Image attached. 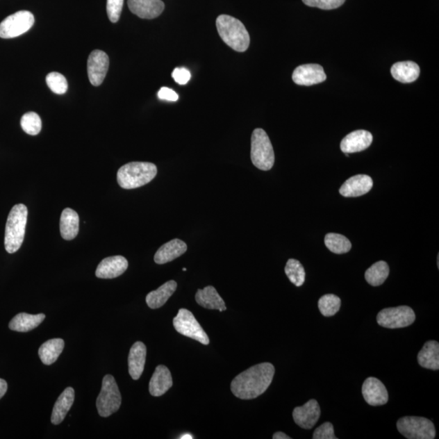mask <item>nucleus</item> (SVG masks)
<instances>
[{"label": "nucleus", "mask_w": 439, "mask_h": 439, "mask_svg": "<svg viewBox=\"0 0 439 439\" xmlns=\"http://www.w3.org/2000/svg\"><path fill=\"white\" fill-rule=\"evenodd\" d=\"M274 374V366L270 363L252 366L232 381V393L241 399L259 397L269 388Z\"/></svg>", "instance_id": "f257e3e1"}, {"label": "nucleus", "mask_w": 439, "mask_h": 439, "mask_svg": "<svg viewBox=\"0 0 439 439\" xmlns=\"http://www.w3.org/2000/svg\"><path fill=\"white\" fill-rule=\"evenodd\" d=\"M216 24L220 37L233 50L243 52L248 49L249 33L240 20L231 16L221 15L217 17Z\"/></svg>", "instance_id": "f03ea898"}, {"label": "nucleus", "mask_w": 439, "mask_h": 439, "mask_svg": "<svg viewBox=\"0 0 439 439\" xmlns=\"http://www.w3.org/2000/svg\"><path fill=\"white\" fill-rule=\"evenodd\" d=\"M157 174V167L149 162H131L117 172V183L123 189L131 190L151 183Z\"/></svg>", "instance_id": "7ed1b4c3"}, {"label": "nucleus", "mask_w": 439, "mask_h": 439, "mask_svg": "<svg viewBox=\"0 0 439 439\" xmlns=\"http://www.w3.org/2000/svg\"><path fill=\"white\" fill-rule=\"evenodd\" d=\"M28 209L26 205L17 204L9 213L4 236V246L8 253L17 252L25 238Z\"/></svg>", "instance_id": "20e7f679"}, {"label": "nucleus", "mask_w": 439, "mask_h": 439, "mask_svg": "<svg viewBox=\"0 0 439 439\" xmlns=\"http://www.w3.org/2000/svg\"><path fill=\"white\" fill-rule=\"evenodd\" d=\"M251 159L257 169L269 171L273 168L274 151L270 138L263 129H256L252 133Z\"/></svg>", "instance_id": "39448f33"}, {"label": "nucleus", "mask_w": 439, "mask_h": 439, "mask_svg": "<svg viewBox=\"0 0 439 439\" xmlns=\"http://www.w3.org/2000/svg\"><path fill=\"white\" fill-rule=\"evenodd\" d=\"M122 405V395L115 379L112 375L104 376L101 391L97 400L99 416L108 417L115 413Z\"/></svg>", "instance_id": "423d86ee"}, {"label": "nucleus", "mask_w": 439, "mask_h": 439, "mask_svg": "<svg viewBox=\"0 0 439 439\" xmlns=\"http://www.w3.org/2000/svg\"><path fill=\"white\" fill-rule=\"evenodd\" d=\"M399 432L408 439H433L436 429L429 419L421 417H404L396 423Z\"/></svg>", "instance_id": "0eeeda50"}, {"label": "nucleus", "mask_w": 439, "mask_h": 439, "mask_svg": "<svg viewBox=\"0 0 439 439\" xmlns=\"http://www.w3.org/2000/svg\"><path fill=\"white\" fill-rule=\"evenodd\" d=\"M174 326L176 332L181 335L192 338L204 345H209L210 341L206 332L189 310H179L178 315L174 318Z\"/></svg>", "instance_id": "6e6552de"}, {"label": "nucleus", "mask_w": 439, "mask_h": 439, "mask_svg": "<svg viewBox=\"0 0 439 439\" xmlns=\"http://www.w3.org/2000/svg\"><path fill=\"white\" fill-rule=\"evenodd\" d=\"M35 24V17L28 11H19L0 23V38L13 39L30 31Z\"/></svg>", "instance_id": "1a4fd4ad"}, {"label": "nucleus", "mask_w": 439, "mask_h": 439, "mask_svg": "<svg viewBox=\"0 0 439 439\" xmlns=\"http://www.w3.org/2000/svg\"><path fill=\"white\" fill-rule=\"evenodd\" d=\"M416 320L413 308L399 306L381 310L376 316L379 326L388 329H399L411 326Z\"/></svg>", "instance_id": "9d476101"}, {"label": "nucleus", "mask_w": 439, "mask_h": 439, "mask_svg": "<svg viewBox=\"0 0 439 439\" xmlns=\"http://www.w3.org/2000/svg\"><path fill=\"white\" fill-rule=\"evenodd\" d=\"M108 67V56L103 51H93L88 60V73L90 83L94 87L101 85L106 77Z\"/></svg>", "instance_id": "9b49d317"}, {"label": "nucleus", "mask_w": 439, "mask_h": 439, "mask_svg": "<svg viewBox=\"0 0 439 439\" xmlns=\"http://www.w3.org/2000/svg\"><path fill=\"white\" fill-rule=\"evenodd\" d=\"M326 78L323 67L317 64L300 65L295 69L292 75L293 82L295 84L306 85V87L322 83Z\"/></svg>", "instance_id": "f8f14e48"}, {"label": "nucleus", "mask_w": 439, "mask_h": 439, "mask_svg": "<svg viewBox=\"0 0 439 439\" xmlns=\"http://www.w3.org/2000/svg\"><path fill=\"white\" fill-rule=\"evenodd\" d=\"M362 395L371 406H381L388 402L389 395L386 386L374 376L367 379L362 386Z\"/></svg>", "instance_id": "ddd939ff"}, {"label": "nucleus", "mask_w": 439, "mask_h": 439, "mask_svg": "<svg viewBox=\"0 0 439 439\" xmlns=\"http://www.w3.org/2000/svg\"><path fill=\"white\" fill-rule=\"evenodd\" d=\"M293 418L299 427L311 429L317 423L321 416V408L316 399H310L301 407L294 409Z\"/></svg>", "instance_id": "4468645a"}, {"label": "nucleus", "mask_w": 439, "mask_h": 439, "mask_svg": "<svg viewBox=\"0 0 439 439\" xmlns=\"http://www.w3.org/2000/svg\"><path fill=\"white\" fill-rule=\"evenodd\" d=\"M128 261L122 256H110L100 262L95 275L102 279H113L122 275L128 269Z\"/></svg>", "instance_id": "2eb2a0df"}, {"label": "nucleus", "mask_w": 439, "mask_h": 439, "mask_svg": "<svg viewBox=\"0 0 439 439\" xmlns=\"http://www.w3.org/2000/svg\"><path fill=\"white\" fill-rule=\"evenodd\" d=\"M373 142V135L369 131H356L347 135L341 142L340 149L343 154H356L369 149Z\"/></svg>", "instance_id": "dca6fc26"}, {"label": "nucleus", "mask_w": 439, "mask_h": 439, "mask_svg": "<svg viewBox=\"0 0 439 439\" xmlns=\"http://www.w3.org/2000/svg\"><path fill=\"white\" fill-rule=\"evenodd\" d=\"M128 7L132 13L142 19L158 17L165 10L162 0H128Z\"/></svg>", "instance_id": "f3484780"}, {"label": "nucleus", "mask_w": 439, "mask_h": 439, "mask_svg": "<svg viewBox=\"0 0 439 439\" xmlns=\"http://www.w3.org/2000/svg\"><path fill=\"white\" fill-rule=\"evenodd\" d=\"M373 185V179L370 176L356 175L342 184L340 192L345 197H359L368 193Z\"/></svg>", "instance_id": "a211bd4d"}, {"label": "nucleus", "mask_w": 439, "mask_h": 439, "mask_svg": "<svg viewBox=\"0 0 439 439\" xmlns=\"http://www.w3.org/2000/svg\"><path fill=\"white\" fill-rule=\"evenodd\" d=\"M146 357L147 347L144 343L136 342L131 348L128 358L129 373L133 380L140 379L144 370Z\"/></svg>", "instance_id": "6ab92c4d"}, {"label": "nucleus", "mask_w": 439, "mask_h": 439, "mask_svg": "<svg viewBox=\"0 0 439 439\" xmlns=\"http://www.w3.org/2000/svg\"><path fill=\"white\" fill-rule=\"evenodd\" d=\"M188 251V245L185 242L174 238L159 248L154 256L156 264L164 265L179 258Z\"/></svg>", "instance_id": "aec40b11"}, {"label": "nucleus", "mask_w": 439, "mask_h": 439, "mask_svg": "<svg viewBox=\"0 0 439 439\" xmlns=\"http://www.w3.org/2000/svg\"><path fill=\"white\" fill-rule=\"evenodd\" d=\"M173 386V379L170 371L165 365H158L152 375L150 384V394L155 397L165 395Z\"/></svg>", "instance_id": "412c9836"}, {"label": "nucleus", "mask_w": 439, "mask_h": 439, "mask_svg": "<svg viewBox=\"0 0 439 439\" xmlns=\"http://www.w3.org/2000/svg\"><path fill=\"white\" fill-rule=\"evenodd\" d=\"M195 300L200 306L207 309L219 310L220 312L226 311L227 309L225 302L213 285L198 290Z\"/></svg>", "instance_id": "4be33fe9"}, {"label": "nucleus", "mask_w": 439, "mask_h": 439, "mask_svg": "<svg viewBox=\"0 0 439 439\" xmlns=\"http://www.w3.org/2000/svg\"><path fill=\"white\" fill-rule=\"evenodd\" d=\"M391 74L393 78L402 83H412L418 78L421 69L413 61L397 62L391 67Z\"/></svg>", "instance_id": "5701e85b"}, {"label": "nucleus", "mask_w": 439, "mask_h": 439, "mask_svg": "<svg viewBox=\"0 0 439 439\" xmlns=\"http://www.w3.org/2000/svg\"><path fill=\"white\" fill-rule=\"evenodd\" d=\"M75 398L74 390L72 388H66L60 395L54 405L51 422L53 424H59L64 421L67 414L73 406Z\"/></svg>", "instance_id": "b1692460"}, {"label": "nucleus", "mask_w": 439, "mask_h": 439, "mask_svg": "<svg viewBox=\"0 0 439 439\" xmlns=\"http://www.w3.org/2000/svg\"><path fill=\"white\" fill-rule=\"evenodd\" d=\"M60 235L65 240H73L79 232V216L74 210L65 208L60 217Z\"/></svg>", "instance_id": "393cba45"}, {"label": "nucleus", "mask_w": 439, "mask_h": 439, "mask_svg": "<svg viewBox=\"0 0 439 439\" xmlns=\"http://www.w3.org/2000/svg\"><path fill=\"white\" fill-rule=\"evenodd\" d=\"M176 281L171 280L167 281L164 285L156 290L151 291L147 295L146 302L149 307L152 309L160 308L168 301L169 299L174 295L176 290Z\"/></svg>", "instance_id": "a878e982"}, {"label": "nucleus", "mask_w": 439, "mask_h": 439, "mask_svg": "<svg viewBox=\"0 0 439 439\" xmlns=\"http://www.w3.org/2000/svg\"><path fill=\"white\" fill-rule=\"evenodd\" d=\"M419 365L424 369L439 370V343L437 341H428L424 343L422 349L417 356Z\"/></svg>", "instance_id": "bb28decb"}, {"label": "nucleus", "mask_w": 439, "mask_h": 439, "mask_svg": "<svg viewBox=\"0 0 439 439\" xmlns=\"http://www.w3.org/2000/svg\"><path fill=\"white\" fill-rule=\"evenodd\" d=\"M45 317V315L42 313L31 315L22 313L13 318L8 326L13 331L28 332L39 326Z\"/></svg>", "instance_id": "cd10ccee"}, {"label": "nucleus", "mask_w": 439, "mask_h": 439, "mask_svg": "<svg viewBox=\"0 0 439 439\" xmlns=\"http://www.w3.org/2000/svg\"><path fill=\"white\" fill-rule=\"evenodd\" d=\"M65 347V342L61 338H53L47 341L39 350L40 360L46 365H51L58 360Z\"/></svg>", "instance_id": "c85d7f7f"}, {"label": "nucleus", "mask_w": 439, "mask_h": 439, "mask_svg": "<svg viewBox=\"0 0 439 439\" xmlns=\"http://www.w3.org/2000/svg\"><path fill=\"white\" fill-rule=\"evenodd\" d=\"M390 274L389 265L386 262L381 260L376 262L366 270L365 279L367 283L373 286L383 285Z\"/></svg>", "instance_id": "c756f323"}, {"label": "nucleus", "mask_w": 439, "mask_h": 439, "mask_svg": "<svg viewBox=\"0 0 439 439\" xmlns=\"http://www.w3.org/2000/svg\"><path fill=\"white\" fill-rule=\"evenodd\" d=\"M324 245L336 254H345L351 249V243L347 238L340 233H329L324 237Z\"/></svg>", "instance_id": "7c9ffc66"}, {"label": "nucleus", "mask_w": 439, "mask_h": 439, "mask_svg": "<svg viewBox=\"0 0 439 439\" xmlns=\"http://www.w3.org/2000/svg\"><path fill=\"white\" fill-rule=\"evenodd\" d=\"M340 307L341 299L336 295L329 294L323 295L318 301L320 312L326 317L335 316L340 311Z\"/></svg>", "instance_id": "2f4dec72"}, {"label": "nucleus", "mask_w": 439, "mask_h": 439, "mask_svg": "<svg viewBox=\"0 0 439 439\" xmlns=\"http://www.w3.org/2000/svg\"><path fill=\"white\" fill-rule=\"evenodd\" d=\"M285 273L291 283L298 288L304 283L306 274L304 266L299 260L290 259L285 265Z\"/></svg>", "instance_id": "473e14b6"}, {"label": "nucleus", "mask_w": 439, "mask_h": 439, "mask_svg": "<svg viewBox=\"0 0 439 439\" xmlns=\"http://www.w3.org/2000/svg\"><path fill=\"white\" fill-rule=\"evenodd\" d=\"M21 126L28 135H39L42 130L41 118L36 113H27L22 117Z\"/></svg>", "instance_id": "72a5a7b5"}, {"label": "nucleus", "mask_w": 439, "mask_h": 439, "mask_svg": "<svg viewBox=\"0 0 439 439\" xmlns=\"http://www.w3.org/2000/svg\"><path fill=\"white\" fill-rule=\"evenodd\" d=\"M46 82L51 92L57 94H63L68 90V82L64 75L56 72L47 76Z\"/></svg>", "instance_id": "f704fd0d"}, {"label": "nucleus", "mask_w": 439, "mask_h": 439, "mask_svg": "<svg viewBox=\"0 0 439 439\" xmlns=\"http://www.w3.org/2000/svg\"><path fill=\"white\" fill-rule=\"evenodd\" d=\"M305 6L323 9V10H332L342 6L346 0H302Z\"/></svg>", "instance_id": "c9c22d12"}, {"label": "nucleus", "mask_w": 439, "mask_h": 439, "mask_svg": "<svg viewBox=\"0 0 439 439\" xmlns=\"http://www.w3.org/2000/svg\"><path fill=\"white\" fill-rule=\"evenodd\" d=\"M124 0H107V13L109 20L116 23L121 17Z\"/></svg>", "instance_id": "e433bc0d"}, {"label": "nucleus", "mask_w": 439, "mask_h": 439, "mask_svg": "<svg viewBox=\"0 0 439 439\" xmlns=\"http://www.w3.org/2000/svg\"><path fill=\"white\" fill-rule=\"evenodd\" d=\"M313 439H337L331 422H324L314 431Z\"/></svg>", "instance_id": "4c0bfd02"}, {"label": "nucleus", "mask_w": 439, "mask_h": 439, "mask_svg": "<svg viewBox=\"0 0 439 439\" xmlns=\"http://www.w3.org/2000/svg\"><path fill=\"white\" fill-rule=\"evenodd\" d=\"M172 77H173L176 83L185 85L189 82L192 75H190V71L187 69L176 68L173 74H172Z\"/></svg>", "instance_id": "58836bf2"}, {"label": "nucleus", "mask_w": 439, "mask_h": 439, "mask_svg": "<svg viewBox=\"0 0 439 439\" xmlns=\"http://www.w3.org/2000/svg\"><path fill=\"white\" fill-rule=\"evenodd\" d=\"M158 98L166 101L176 102L179 99V94L174 90L168 88H162L158 92Z\"/></svg>", "instance_id": "ea45409f"}, {"label": "nucleus", "mask_w": 439, "mask_h": 439, "mask_svg": "<svg viewBox=\"0 0 439 439\" xmlns=\"http://www.w3.org/2000/svg\"><path fill=\"white\" fill-rule=\"evenodd\" d=\"M8 390V384L6 380L0 379V399L3 397Z\"/></svg>", "instance_id": "a19ab883"}, {"label": "nucleus", "mask_w": 439, "mask_h": 439, "mask_svg": "<svg viewBox=\"0 0 439 439\" xmlns=\"http://www.w3.org/2000/svg\"><path fill=\"white\" fill-rule=\"evenodd\" d=\"M274 439H290V437L286 436L285 433L283 432H276L274 434Z\"/></svg>", "instance_id": "79ce46f5"}, {"label": "nucleus", "mask_w": 439, "mask_h": 439, "mask_svg": "<svg viewBox=\"0 0 439 439\" xmlns=\"http://www.w3.org/2000/svg\"><path fill=\"white\" fill-rule=\"evenodd\" d=\"M180 438H181V439H187V438L192 439L193 437L192 436H190V434H185V436L180 437Z\"/></svg>", "instance_id": "37998d69"}]
</instances>
